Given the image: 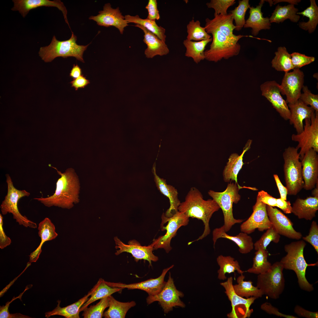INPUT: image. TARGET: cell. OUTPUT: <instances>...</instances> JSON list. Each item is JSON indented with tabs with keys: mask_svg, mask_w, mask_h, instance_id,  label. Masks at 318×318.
<instances>
[{
	"mask_svg": "<svg viewBox=\"0 0 318 318\" xmlns=\"http://www.w3.org/2000/svg\"><path fill=\"white\" fill-rule=\"evenodd\" d=\"M217 263L219 267L217 271L218 278L220 280H224L227 279L226 273L230 274L235 271L240 274H243L244 271L241 269L237 260L229 256H218L216 259Z\"/></svg>",
	"mask_w": 318,
	"mask_h": 318,
	"instance_id": "obj_35",
	"label": "cell"
},
{
	"mask_svg": "<svg viewBox=\"0 0 318 318\" xmlns=\"http://www.w3.org/2000/svg\"><path fill=\"white\" fill-rule=\"evenodd\" d=\"M250 7L249 0H239L238 6L230 11L235 21L236 30L240 31L244 26L246 21L245 18L246 12Z\"/></svg>",
	"mask_w": 318,
	"mask_h": 318,
	"instance_id": "obj_44",
	"label": "cell"
},
{
	"mask_svg": "<svg viewBox=\"0 0 318 318\" xmlns=\"http://www.w3.org/2000/svg\"><path fill=\"white\" fill-rule=\"evenodd\" d=\"M284 269L280 262L277 261L271 265L268 271L258 275L256 286L263 295L273 299L279 298L285 286Z\"/></svg>",
	"mask_w": 318,
	"mask_h": 318,
	"instance_id": "obj_9",
	"label": "cell"
},
{
	"mask_svg": "<svg viewBox=\"0 0 318 318\" xmlns=\"http://www.w3.org/2000/svg\"><path fill=\"white\" fill-rule=\"evenodd\" d=\"M273 176L280 193V198L283 200L286 201L287 195L288 194V190L286 187L283 185L277 175L274 174Z\"/></svg>",
	"mask_w": 318,
	"mask_h": 318,
	"instance_id": "obj_58",
	"label": "cell"
},
{
	"mask_svg": "<svg viewBox=\"0 0 318 318\" xmlns=\"http://www.w3.org/2000/svg\"><path fill=\"white\" fill-rule=\"evenodd\" d=\"M135 26L140 29L144 33L143 42L147 46L145 51L146 57L153 58L157 55L162 56L168 54L169 50L165 42L143 26L138 24Z\"/></svg>",
	"mask_w": 318,
	"mask_h": 318,
	"instance_id": "obj_27",
	"label": "cell"
},
{
	"mask_svg": "<svg viewBox=\"0 0 318 318\" xmlns=\"http://www.w3.org/2000/svg\"><path fill=\"white\" fill-rule=\"evenodd\" d=\"M304 76L299 68L285 73L280 87L281 94L286 96L287 103L294 104L299 99L303 86Z\"/></svg>",
	"mask_w": 318,
	"mask_h": 318,
	"instance_id": "obj_13",
	"label": "cell"
},
{
	"mask_svg": "<svg viewBox=\"0 0 318 318\" xmlns=\"http://www.w3.org/2000/svg\"><path fill=\"white\" fill-rule=\"evenodd\" d=\"M108 299L109 308L103 315L105 318H124L128 310L136 304L134 301L127 302H119L111 295L108 297Z\"/></svg>",
	"mask_w": 318,
	"mask_h": 318,
	"instance_id": "obj_34",
	"label": "cell"
},
{
	"mask_svg": "<svg viewBox=\"0 0 318 318\" xmlns=\"http://www.w3.org/2000/svg\"><path fill=\"white\" fill-rule=\"evenodd\" d=\"M3 217L2 214H0V248L3 249L9 246L11 243L10 238L5 234L3 228Z\"/></svg>",
	"mask_w": 318,
	"mask_h": 318,
	"instance_id": "obj_54",
	"label": "cell"
},
{
	"mask_svg": "<svg viewBox=\"0 0 318 318\" xmlns=\"http://www.w3.org/2000/svg\"><path fill=\"white\" fill-rule=\"evenodd\" d=\"M298 149L289 146L283 153L284 171L288 194L295 196L304 188L302 166Z\"/></svg>",
	"mask_w": 318,
	"mask_h": 318,
	"instance_id": "obj_5",
	"label": "cell"
},
{
	"mask_svg": "<svg viewBox=\"0 0 318 318\" xmlns=\"http://www.w3.org/2000/svg\"><path fill=\"white\" fill-rule=\"evenodd\" d=\"M56 183L53 194L46 198H34L48 207L54 206L62 208L70 209L80 201V184L78 177L75 170L68 168L62 173Z\"/></svg>",
	"mask_w": 318,
	"mask_h": 318,
	"instance_id": "obj_1",
	"label": "cell"
},
{
	"mask_svg": "<svg viewBox=\"0 0 318 318\" xmlns=\"http://www.w3.org/2000/svg\"><path fill=\"white\" fill-rule=\"evenodd\" d=\"M256 199L266 205L273 207H277L276 198L263 190L258 192Z\"/></svg>",
	"mask_w": 318,
	"mask_h": 318,
	"instance_id": "obj_53",
	"label": "cell"
},
{
	"mask_svg": "<svg viewBox=\"0 0 318 318\" xmlns=\"http://www.w3.org/2000/svg\"><path fill=\"white\" fill-rule=\"evenodd\" d=\"M187 39L196 42L201 41L210 39L211 36L206 32L205 28L201 26L199 20L195 21L193 19L187 26Z\"/></svg>",
	"mask_w": 318,
	"mask_h": 318,
	"instance_id": "obj_43",
	"label": "cell"
},
{
	"mask_svg": "<svg viewBox=\"0 0 318 318\" xmlns=\"http://www.w3.org/2000/svg\"><path fill=\"white\" fill-rule=\"evenodd\" d=\"M189 217L184 213L178 211L172 216L167 217L163 213L161 216L160 227L162 231L166 230L165 234L154 239L152 244L153 249H164L166 253L172 249L170 242L172 238L177 234L178 229L182 226L187 225L189 222Z\"/></svg>",
	"mask_w": 318,
	"mask_h": 318,
	"instance_id": "obj_10",
	"label": "cell"
},
{
	"mask_svg": "<svg viewBox=\"0 0 318 318\" xmlns=\"http://www.w3.org/2000/svg\"><path fill=\"white\" fill-rule=\"evenodd\" d=\"M302 238L311 244L318 254V225L316 221H314L312 222L308 235Z\"/></svg>",
	"mask_w": 318,
	"mask_h": 318,
	"instance_id": "obj_50",
	"label": "cell"
},
{
	"mask_svg": "<svg viewBox=\"0 0 318 318\" xmlns=\"http://www.w3.org/2000/svg\"><path fill=\"white\" fill-rule=\"evenodd\" d=\"M264 1L261 0L256 7L251 6L249 8V17L246 21L244 26L245 28H251L252 34L254 36L258 35L261 30L270 29L271 24L269 18L264 17L261 11Z\"/></svg>",
	"mask_w": 318,
	"mask_h": 318,
	"instance_id": "obj_28",
	"label": "cell"
},
{
	"mask_svg": "<svg viewBox=\"0 0 318 318\" xmlns=\"http://www.w3.org/2000/svg\"><path fill=\"white\" fill-rule=\"evenodd\" d=\"M252 142L251 140L248 141L241 155L233 153L230 155L223 173V180L225 182L234 180L236 183L238 184L237 175L244 164L243 157L245 153L250 148Z\"/></svg>",
	"mask_w": 318,
	"mask_h": 318,
	"instance_id": "obj_29",
	"label": "cell"
},
{
	"mask_svg": "<svg viewBox=\"0 0 318 318\" xmlns=\"http://www.w3.org/2000/svg\"><path fill=\"white\" fill-rule=\"evenodd\" d=\"M266 230L260 239L254 244V247L256 251L259 249H266L267 247L271 241L275 243L279 242L280 235L273 226Z\"/></svg>",
	"mask_w": 318,
	"mask_h": 318,
	"instance_id": "obj_45",
	"label": "cell"
},
{
	"mask_svg": "<svg viewBox=\"0 0 318 318\" xmlns=\"http://www.w3.org/2000/svg\"><path fill=\"white\" fill-rule=\"evenodd\" d=\"M292 63L294 69L299 68L313 62L315 58L309 57L298 52H293L290 54Z\"/></svg>",
	"mask_w": 318,
	"mask_h": 318,
	"instance_id": "obj_49",
	"label": "cell"
},
{
	"mask_svg": "<svg viewBox=\"0 0 318 318\" xmlns=\"http://www.w3.org/2000/svg\"><path fill=\"white\" fill-rule=\"evenodd\" d=\"M125 18L128 23H133L143 26L156 35L160 39L165 42L166 36L165 29L161 26H159L155 21L141 18L138 15L132 16L129 15L125 16Z\"/></svg>",
	"mask_w": 318,
	"mask_h": 318,
	"instance_id": "obj_39",
	"label": "cell"
},
{
	"mask_svg": "<svg viewBox=\"0 0 318 318\" xmlns=\"http://www.w3.org/2000/svg\"><path fill=\"white\" fill-rule=\"evenodd\" d=\"M214 16L211 19L208 18L206 19V29H217L229 38L238 41L243 37H248L241 35H236L233 33L236 27L233 23V19L231 13L226 15H216Z\"/></svg>",
	"mask_w": 318,
	"mask_h": 318,
	"instance_id": "obj_24",
	"label": "cell"
},
{
	"mask_svg": "<svg viewBox=\"0 0 318 318\" xmlns=\"http://www.w3.org/2000/svg\"><path fill=\"white\" fill-rule=\"evenodd\" d=\"M306 243L303 240L292 242L286 245L284 250L287 252L280 261L284 269L292 270L296 273L298 284L302 289L311 292L314 289L313 285L310 284L306 277V271L308 266H314L316 264H308L304 258V250Z\"/></svg>",
	"mask_w": 318,
	"mask_h": 318,
	"instance_id": "obj_3",
	"label": "cell"
},
{
	"mask_svg": "<svg viewBox=\"0 0 318 318\" xmlns=\"http://www.w3.org/2000/svg\"><path fill=\"white\" fill-rule=\"evenodd\" d=\"M275 54V56L271 62L272 67L277 71H284L285 73L294 69L290 54L288 52L285 47H278Z\"/></svg>",
	"mask_w": 318,
	"mask_h": 318,
	"instance_id": "obj_42",
	"label": "cell"
},
{
	"mask_svg": "<svg viewBox=\"0 0 318 318\" xmlns=\"http://www.w3.org/2000/svg\"><path fill=\"white\" fill-rule=\"evenodd\" d=\"M109 306L108 297H105L100 299L96 305L84 309L82 316L84 318H102L105 310Z\"/></svg>",
	"mask_w": 318,
	"mask_h": 318,
	"instance_id": "obj_46",
	"label": "cell"
},
{
	"mask_svg": "<svg viewBox=\"0 0 318 318\" xmlns=\"http://www.w3.org/2000/svg\"><path fill=\"white\" fill-rule=\"evenodd\" d=\"M256 251L253 258L252 266L246 271L259 275L268 271L272 265L268 260L269 253L266 249H259Z\"/></svg>",
	"mask_w": 318,
	"mask_h": 318,
	"instance_id": "obj_40",
	"label": "cell"
},
{
	"mask_svg": "<svg viewBox=\"0 0 318 318\" xmlns=\"http://www.w3.org/2000/svg\"><path fill=\"white\" fill-rule=\"evenodd\" d=\"M92 293L91 291L82 298L75 303L64 307L60 306L61 301L58 300V304L56 308L51 311L46 312L45 317L48 318L50 317L58 315L63 316L66 318H79L80 309L84 303L88 300V297Z\"/></svg>",
	"mask_w": 318,
	"mask_h": 318,
	"instance_id": "obj_32",
	"label": "cell"
},
{
	"mask_svg": "<svg viewBox=\"0 0 318 318\" xmlns=\"http://www.w3.org/2000/svg\"><path fill=\"white\" fill-rule=\"evenodd\" d=\"M294 312L298 316L307 318H317L318 312H311L299 305H296L294 308Z\"/></svg>",
	"mask_w": 318,
	"mask_h": 318,
	"instance_id": "obj_56",
	"label": "cell"
},
{
	"mask_svg": "<svg viewBox=\"0 0 318 318\" xmlns=\"http://www.w3.org/2000/svg\"><path fill=\"white\" fill-rule=\"evenodd\" d=\"M205 29L208 34H212L213 38L209 49L205 51V59L217 62L239 54L241 46L238 41L229 38L217 29Z\"/></svg>",
	"mask_w": 318,
	"mask_h": 318,
	"instance_id": "obj_6",
	"label": "cell"
},
{
	"mask_svg": "<svg viewBox=\"0 0 318 318\" xmlns=\"http://www.w3.org/2000/svg\"><path fill=\"white\" fill-rule=\"evenodd\" d=\"M220 284L225 289V292L231 303V311L227 315L228 317L237 318L235 309L240 306L246 308L248 314L250 317L253 310L250 309V308L256 298L254 297L245 298L236 294L233 287V278L231 276L228 278L226 281L221 283Z\"/></svg>",
	"mask_w": 318,
	"mask_h": 318,
	"instance_id": "obj_22",
	"label": "cell"
},
{
	"mask_svg": "<svg viewBox=\"0 0 318 318\" xmlns=\"http://www.w3.org/2000/svg\"><path fill=\"white\" fill-rule=\"evenodd\" d=\"M220 208V207L213 199L204 200L198 189L194 187L190 188L185 201L181 203L178 211L184 213L189 218L201 220L204 225V228L202 235L196 240L188 242V245L195 241L202 239L210 233L209 221L213 213Z\"/></svg>",
	"mask_w": 318,
	"mask_h": 318,
	"instance_id": "obj_2",
	"label": "cell"
},
{
	"mask_svg": "<svg viewBox=\"0 0 318 318\" xmlns=\"http://www.w3.org/2000/svg\"><path fill=\"white\" fill-rule=\"evenodd\" d=\"M310 6L303 11L297 12V14H301L309 18L307 22H301L299 26L306 31L308 30L311 33L315 30L318 23V7L315 0H310Z\"/></svg>",
	"mask_w": 318,
	"mask_h": 318,
	"instance_id": "obj_41",
	"label": "cell"
},
{
	"mask_svg": "<svg viewBox=\"0 0 318 318\" xmlns=\"http://www.w3.org/2000/svg\"><path fill=\"white\" fill-rule=\"evenodd\" d=\"M298 9L294 7L293 4L281 6L278 5L269 18L270 23H279L283 22L287 19H289L294 22H297L300 16L297 14Z\"/></svg>",
	"mask_w": 318,
	"mask_h": 318,
	"instance_id": "obj_37",
	"label": "cell"
},
{
	"mask_svg": "<svg viewBox=\"0 0 318 318\" xmlns=\"http://www.w3.org/2000/svg\"><path fill=\"white\" fill-rule=\"evenodd\" d=\"M122 289L120 287L110 286L103 279L100 278L91 290L92 293L90 297L81 307L80 312L83 311L84 309L95 301L108 297L116 292H120Z\"/></svg>",
	"mask_w": 318,
	"mask_h": 318,
	"instance_id": "obj_33",
	"label": "cell"
},
{
	"mask_svg": "<svg viewBox=\"0 0 318 318\" xmlns=\"http://www.w3.org/2000/svg\"><path fill=\"white\" fill-rule=\"evenodd\" d=\"M266 208L269 219L279 235L297 240L302 238L301 233L295 230L293 223L287 217L275 208L267 205Z\"/></svg>",
	"mask_w": 318,
	"mask_h": 318,
	"instance_id": "obj_18",
	"label": "cell"
},
{
	"mask_svg": "<svg viewBox=\"0 0 318 318\" xmlns=\"http://www.w3.org/2000/svg\"><path fill=\"white\" fill-rule=\"evenodd\" d=\"M168 281L161 291L154 296H148L146 298L148 304L157 301L163 308L164 312L167 313L176 307L184 308L186 305L180 298L184 296L183 293L177 289L171 273H169Z\"/></svg>",
	"mask_w": 318,
	"mask_h": 318,
	"instance_id": "obj_12",
	"label": "cell"
},
{
	"mask_svg": "<svg viewBox=\"0 0 318 318\" xmlns=\"http://www.w3.org/2000/svg\"><path fill=\"white\" fill-rule=\"evenodd\" d=\"M145 8L148 12L147 19L155 21L159 19L160 17L156 0H149Z\"/></svg>",
	"mask_w": 318,
	"mask_h": 318,
	"instance_id": "obj_51",
	"label": "cell"
},
{
	"mask_svg": "<svg viewBox=\"0 0 318 318\" xmlns=\"http://www.w3.org/2000/svg\"><path fill=\"white\" fill-rule=\"evenodd\" d=\"M303 93H301L299 99L304 104L310 105L315 110L318 112V95L312 93L307 86L303 85L302 88Z\"/></svg>",
	"mask_w": 318,
	"mask_h": 318,
	"instance_id": "obj_48",
	"label": "cell"
},
{
	"mask_svg": "<svg viewBox=\"0 0 318 318\" xmlns=\"http://www.w3.org/2000/svg\"><path fill=\"white\" fill-rule=\"evenodd\" d=\"M212 40V38L198 42L193 41L187 39L184 40L183 43L186 49L185 56L192 58L196 63L198 64L205 59V47Z\"/></svg>",
	"mask_w": 318,
	"mask_h": 318,
	"instance_id": "obj_36",
	"label": "cell"
},
{
	"mask_svg": "<svg viewBox=\"0 0 318 318\" xmlns=\"http://www.w3.org/2000/svg\"><path fill=\"white\" fill-rule=\"evenodd\" d=\"M241 188V187L238 184L230 183L222 192L210 190L208 192L209 196L216 202L222 211L224 220L223 226L226 232L235 224L240 223L244 221L235 218L233 213V203H237L241 199V196L238 193V191Z\"/></svg>",
	"mask_w": 318,
	"mask_h": 318,
	"instance_id": "obj_7",
	"label": "cell"
},
{
	"mask_svg": "<svg viewBox=\"0 0 318 318\" xmlns=\"http://www.w3.org/2000/svg\"><path fill=\"white\" fill-rule=\"evenodd\" d=\"M98 13L96 16H90L89 19L95 21L99 26L106 27L114 26L122 34L124 28L128 25L119 8L113 9L109 3L105 4L103 10L99 11Z\"/></svg>",
	"mask_w": 318,
	"mask_h": 318,
	"instance_id": "obj_17",
	"label": "cell"
},
{
	"mask_svg": "<svg viewBox=\"0 0 318 318\" xmlns=\"http://www.w3.org/2000/svg\"><path fill=\"white\" fill-rule=\"evenodd\" d=\"M236 3L235 0H211L206 5L209 8H213L214 11V15L228 14L227 10L230 6Z\"/></svg>",
	"mask_w": 318,
	"mask_h": 318,
	"instance_id": "obj_47",
	"label": "cell"
},
{
	"mask_svg": "<svg viewBox=\"0 0 318 318\" xmlns=\"http://www.w3.org/2000/svg\"><path fill=\"white\" fill-rule=\"evenodd\" d=\"M12 1L14 5L11 9L13 11H18L23 17H25L31 10L39 7H56L62 12L65 22L70 28L67 17V10L63 2L60 0H13Z\"/></svg>",
	"mask_w": 318,
	"mask_h": 318,
	"instance_id": "obj_21",
	"label": "cell"
},
{
	"mask_svg": "<svg viewBox=\"0 0 318 318\" xmlns=\"http://www.w3.org/2000/svg\"><path fill=\"white\" fill-rule=\"evenodd\" d=\"M312 149L307 151L301 160L302 175L304 182V188L312 189L318 182V155Z\"/></svg>",
	"mask_w": 318,
	"mask_h": 318,
	"instance_id": "obj_20",
	"label": "cell"
},
{
	"mask_svg": "<svg viewBox=\"0 0 318 318\" xmlns=\"http://www.w3.org/2000/svg\"><path fill=\"white\" fill-rule=\"evenodd\" d=\"M315 186L316 188L312 191V195L313 197L318 198V182L316 183Z\"/></svg>",
	"mask_w": 318,
	"mask_h": 318,
	"instance_id": "obj_60",
	"label": "cell"
},
{
	"mask_svg": "<svg viewBox=\"0 0 318 318\" xmlns=\"http://www.w3.org/2000/svg\"><path fill=\"white\" fill-rule=\"evenodd\" d=\"M261 308L262 310L270 314H274L278 316L286 318H297L294 316L286 315L281 313L279 311L277 308L274 307L269 302H266L262 304L261 306Z\"/></svg>",
	"mask_w": 318,
	"mask_h": 318,
	"instance_id": "obj_52",
	"label": "cell"
},
{
	"mask_svg": "<svg viewBox=\"0 0 318 318\" xmlns=\"http://www.w3.org/2000/svg\"><path fill=\"white\" fill-rule=\"evenodd\" d=\"M71 32V36L68 40L59 41L54 35L48 46L41 47L39 54L42 59L45 62H49L57 57H74L84 63L83 54L90 43L86 45H78L76 43L77 36Z\"/></svg>",
	"mask_w": 318,
	"mask_h": 318,
	"instance_id": "obj_4",
	"label": "cell"
},
{
	"mask_svg": "<svg viewBox=\"0 0 318 318\" xmlns=\"http://www.w3.org/2000/svg\"><path fill=\"white\" fill-rule=\"evenodd\" d=\"M174 266L173 265L164 269L161 275L155 279H150L140 282L126 284L120 282L115 283L105 281L106 283L112 287L127 288L128 289H139L146 292L148 296H154L159 293L164 286L166 282L164 281L167 272Z\"/></svg>",
	"mask_w": 318,
	"mask_h": 318,
	"instance_id": "obj_19",
	"label": "cell"
},
{
	"mask_svg": "<svg viewBox=\"0 0 318 318\" xmlns=\"http://www.w3.org/2000/svg\"><path fill=\"white\" fill-rule=\"evenodd\" d=\"M266 205L256 199L253 206V211L249 218L240 226L241 232L250 234L257 229L260 231L266 230L272 225L267 215Z\"/></svg>",
	"mask_w": 318,
	"mask_h": 318,
	"instance_id": "obj_14",
	"label": "cell"
},
{
	"mask_svg": "<svg viewBox=\"0 0 318 318\" xmlns=\"http://www.w3.org/2000/svg\"><path fill=\"white\" fill-rule=\"evenodd\" d=\"M305 120L303 131L299 134H293L291 137L292 141L298 143L296 148L300 149L299 153L300 160L311 149L318 152V112H315L311 119Z\"/></svg>",
	"mask_w": 318,
	"mask_h": 318,
	"instance_id": "obj_11",
	"label": "cell"
},
{
	"mask_svg": "<svg viewBox=\"0 0 318 318\" xmlns=\"http://www.w3.org/2000/svg\"><path fill=\"white\" fill-rule=\"evenodd\" d=\"M226 233L223 226L213 230L212 239L214 247L217 240L220 238H223L230 240L234 242L238 246L239 251L242 254L249 253L254 249V243L253 239L248 234L241 232L236 236H232Z\"/></svg>",
	"mask_w": 318,
	"mask_h": 318,
	"instance_id": "obj_25",
	"label": "cell"
},
{
	"mask_svg": "<svg viewBox=\"0 0 318 318\" xmlns=\"http://www.w3.org/2000/svg\"><path fill=\"white\" fill-rule=\"evenodd\" d=\"M70 83L71 86L74 87L76 90H77L79 88H84L90 83V82L82 74L73 79Z\"/></svg>",
	"mask_w": 318,
	"mask_h": 318,
	"instance_id": "obj_55",
	"label": "cell"
},
{
	"mask_svg": "<svg viewBox=\"0 0 318 318\" xmlns=\"http://www.w3.org/2000/svg\"><path fill=\"white\" fill-rule=\"evenodd\" d=\"M277 207L281 209L286 213H292V206L289 201L282 199L281 198H276Z\"/></svg>",
	"mask_w": 318,
	"mask_h": 318,
	"instance_id": "obj_57",
	"label": "cell"
},
{
	"mask_svg": "<svg viewBox=\"0 0 318 318\" xmlns=\"http://www.w3.org/2000/svg\"><path fill=\"white\" fill-rule=\"evenodd\" d=\"M82 74L81 69L77 64H74L69 73V76L73 79H76Z\"/></svg>",
	"mask_w": 318,
	"mask_h": 318,
	"instance_id": "obj_59",
	"label": "cell"
},
{
	"mask_svg": "<svg viewBox=\"0 0 318 318\" xmlns=\"http://www.w3.org/2000/svg\"><path fill=\"white\" fill-rule=\"evenodd\" d=\"M245 278L243 274H241L237 278V284L233 285V289L236 294L246 298L250 297H254L256 299L261 297L263 295L261 290L256 286H253L251 281H244Z\"/></svg>",
	"mask_w": 318,
	"mask_h": 318,
	"instance_id": "obj_38",
	"label": "cell"
},
{
	"mask_svg": "<svg viewBox=\"0 0 318 318\" xmlns=\"http://www.w3.org/2000/svg\"><path fill=\"white\" fill-rule=\"evenodd\" d=\"M6 177L7 192L0 206L1 214L4 215L11 213L13 218L19 225L26 228H36L37 224L29 219L25 216L22 215L19 212L18 207L19 200L23 197L29 196L30 193L25 190H19L16 188L9 174H6Z\"/></svg>",
	"mask_w": 318,
	"mask_h": 318,
	"instance_id": "obj_8",
	"label": "cell"
},
{
	"mask_svg": "<svg viewBox=\"0 0 318 318\" xmlns=\"http://www.w3.org/2000/svg\"><path fill=\"white\" fill-rule=\"evenodd\" d=\"M152 172L158 189L169 199L170 207L166 211L165 215L167 217H171L178 211V208L181 203L178 198L177 190L173 186L168 184L165 179L160 178L157 175L155 165Z\"/></svg>",
	"mask_w": 318,
	"mask_h": 318,
	"instance_id": "obj_23",
	"label": "cell"
},
{
	"mask_svg": "<svg viewBox=\"0 0 318 318\" xmlns=\"http://www.w3.org/2000/svg\"><path fill=\"white\" fill-rule=\"evenodd\" d=\"M262 96L271 104L273 107L284 120H289L290 112L287 103L281 95L280 85L275 81H267L262 84Z\"/></svg>",
	"mask_w": 318,
	"mask_h": 318,
	"instance_id": "obj_16",
	"label": "cell"
},
{
	"mask_svg": "<svg viewBox=\"0 0 318 318\" xmlns=\"http://www.w3.org/2000/svg\"><path fill=\"white\" fill-rule=\"evenodd\" d=\"M38 229V235L41 238V241L38 247L29 256L30 262H35L38 259L42 252V246L45 242L55 239L58 235L56 231L54 225L47 217L39 223Z\"/></svg>",
	"mask_w": 318,
	"mask_h": 318,
	"instance_id": "obj_31",
	"label": "cell"
},
{
	"mask_svg": "<svg viewBox=\"0 0 318 318\" xmlns=\"http://www.w3.org/2000/svg\"><path fill=\"white\" fill-rule=\"evenodd\" d=\"M288 106L290 112V123L293 125L297 134H299L304 129L303 120L306 118L311 119L315 111L299 99L294 104H289Z\"/></svg>",
	"mask_w": 318,
	"mask_h": 318,
	"instance_id": "obj_26",
	"label": "cell"
},
{
	"mask_svg": "<svg viewBox=\"0 0 318 318\" xmlns=\"http://www.w3.org/2000/svg\"><path fill=\"white\" fill-rule=\"evenodd\" d=\"M318 210V198L309 196L305 199L297 198L292 206V213L299 219L311 220Z\"/></svg>",
	"mask_w": 318,
	"mask_h": 318,
	"instance_id": "obj_30",
	"label": "cell"
},
{
	"mask_svg": "<svg viewBox=\"0 0 318 318\" xmlns=\"http://www.w3.org/2000/svg\"><path fill=\"white\" fill-rule=\"evenodd\" d=\"M114 240L116 245L115 248L119 249L115 253L116 255L123 252L129 253L132 254L136 262L140 260H147L150 266H152V261L156 262L158 260V257L153 253V247L152 244L147 246H143L137 241L133 240L130 241L128 244L126 245L117 236L114 238Z\"/></svg>",
	"mask_w": 318,
	"mask_h": 318,
	"instance_id": "obj_15",
	"label": "cell"
}]
</instances>
